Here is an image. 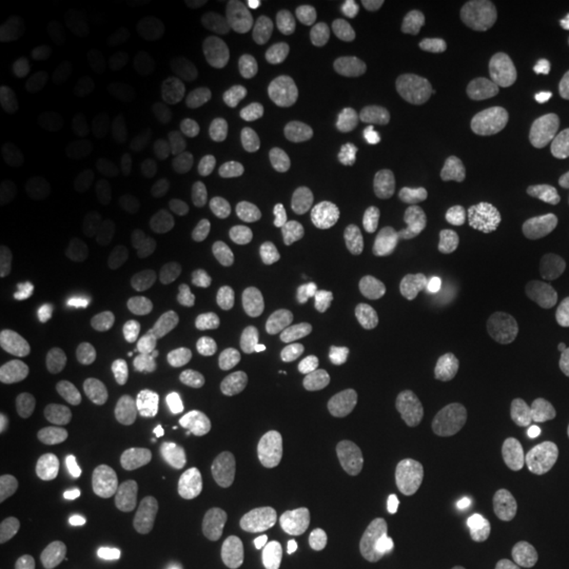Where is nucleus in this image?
I'll return each mask as SVG.
<instances>
[{"label":"nucleus","instance_id":"obj_1","mask_svg":"<svg viewBox=\"0 0 569 569\" xmlns=\"http://www.w3.org/2000/svg\"><path fill=\"white\" fill-rule=\"evenodd\" d=\"M387 140L411 178L475 228H512L538 203L526 108L493 63L418 51L380 96Z\"/></svg>","mask_w":569,"mask_h":569},{"label":"nucleus","instance_id":"obj_2","mask_svg":"<svg viewBox=\"0 0 569 569\" xmlns=\"http://www.w3.org/2000/svg\"><path fill=\"white\" fill-rule=\"evenodd\" d=\"M152 190L146 121L114 96H63L0 159V247L63 253L108 241Z\"/></svg>","mask_w":569,"mask_h":569},{"label":"nucleus","instance_id":"obj_3","mask_svg":"<svg viewBox=\"0 0 569 569\" xmlns=\"http://www.w3.org/2000/svg\"><path fill=\"white\" fill-rule=\"evenodd\" d=\"M291 449L272 425H228L190 449L152 493V538L178 557H228L272 519Z\"/></svg>","mask_w":569,"mask_h":569},{"label":"nucleus","instance_id":"obj_4","mask_svg":"<svg viewBox=\"0 0 569 569\" xmlns=\"http://www.w3.org/2000/svg\"><path fill=\"white\" fill-rule=\"evenodd\" d=\"M279 183L298 228L336 272L367 279L392 260V241H399L392 183L380 171V159L348 127L336 121L298 127L279 152Z\"/></svg>","mask_w":569,"mask_h":569},{"label":"nucleus","instance_id":"obj_5","mask_svg":"<svg viewBox=\"0 0 569 569\" xmlns=\"http://www.w3.org/2000/svg\"><path fill=\"white\" fill-rule=\"evenodd\" d=\"M437 430V387L425 367L387 361L361 373L317 443V488L329 507H373L406 481Z\"/></svg>","mask_w":569,"mask_h":569},{"label":"nucleus","instance_id":"obj_6","mask_svg":"<svg viewBox=\"0 0 569 569\" xmlns=\"http://www.w3.org/2000/svg\"><path fill=\"white\" fill-rule=\"evenodd\" d=\"M569 538V493L538 456H493L449 500L437 557L443 569H538Z\"/></svg>","mask_w":569,"mask_h":569},{"label":"nucleus","instance_id":"obj_7","mask_svg":"<svg viewBox=\"0 0 569 569\" xmlns=\"http://www.w3.org/2000/svg\"><path fill=\"white\" fill-rule=\"evenodd\" d=\"M70 425L82 449L108 468H146L183 425L178 367L159 342H114L82 367L70 392Z\"/></svg>","mask_w":569,"mask_h":569},{"label":"nucleus","instance_id":"obj_8","mask_svg":"<svg viewBox=\"0 0 569 569\" xmlns=\"http://www.w3.org/2000/svg\"><path fill=\"white\" fill-rule=\"evenodd\" d=\"M310 329V284L284 266H247L209 279L183 305V342L216 367L284 361Z\"/></svg>","mask_w":569,"mask_h":569},{"label":"nucleus","instance_id":"obj_9","mask_svg":"<svg viewBox=\"0 0 569 569\" xmlns=\"http://www.w3.org/2000/svg\"><path fill=\"white\" fill-rule=\"evenodd\" d=\"M519 355L538 406L557 418V430H569V291H545L519 317Z\"/></svg>","mask_w":569,"mask_h":569},{"label":"nucleus","instance_id":"obj_10","mask_svg":"<svg viewBox=\"0 0 569 569\" xmlns=\"http://www.w3.org/2000/svg\"><path fill=\"white\" fill-rule=\"evenodd\" d=\"M0 569H96L89 545L44 512H7L0 519Z\"/></svg>","mask_w":569,"mask_h":569}]
</instances>
